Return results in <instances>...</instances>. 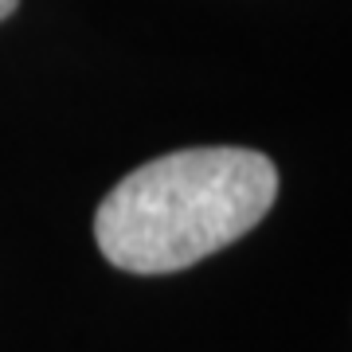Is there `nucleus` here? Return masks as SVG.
<instances>
[{
	"instance_id": "f03ea898",
	"label": "nucleus",
	"mask_w": 352,
	"mask_h": 352,
	"mask_svg": "<svg viewBox=\"0 0 352 352\" xmlns=\"http://www.w3.org/2000/svg\"><path fill=\"white\" fill-rule=\"evenodd\" d=\"M16 8H20V0H0V20H8Z\"/></svg>"
},
{
	"instance_id": "f257e3e1",
	"label": "nucleus",
	"mask_w": 352,
	"mask_h": 352,
	"mask_svg": "<svg viewBox=\"0 0 352 352\" xmlns=\"http://www.w3.org/2000/svg\"><path fill=\"white\" fill-rule=\"evenodd\" d=\"M278 196L266 153L239 145L176 149L141 164L94 212L106 263L129 274H173L243 239Z\"/></svg>"
}]
</instances>
